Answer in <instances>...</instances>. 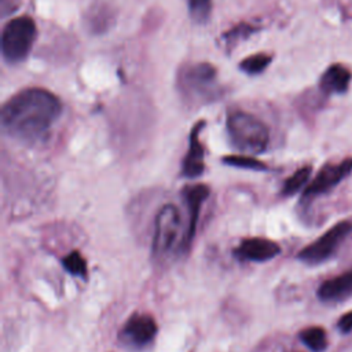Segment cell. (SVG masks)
Listing matches in <instances>:
<instances>
[{"mask_svg": "<svg viewBox=\"0 0 352 352\" xmlns=\"http://www.w3.org/2000/svg\"><path fill=\"white\" fill-rule=\"evenodd\" d=\"M204 126H205V121L201 120L192 126L190 132L188 150L182 162V176L186 179H197L205 170V161H204L205 148L199 139V135Z\"/></svg>", "mask_w": 352, "mask_h": 352, "instance_id": "obj_11", "label": "cell"}, {"mask_svg": "<svg viewBox=\"0 0 352 352\" xmlns=\"http://www.w3.org/2000/svg\"><path fill=\"white\" fill-rule=\"evenodd\" d=\"M180 231V214L177 208L173 204L164 205L154 221V235L151 250L157 258L168 254L177 239Z\"/></svg>", "mask_w": 352, "mask_h": 352, "instance_id": "obj_6", "label": "cell"}, {"mask_svg": "<svg viewBox=\"0 0 352 352\" xmlns=\"http://www.w3.org/2000/svg\"><path fill=\"white\" fill-rule=\"evenodd\" d=\"M177 87L183 98L194 104L209 103L220 96L217 72L209 63L184 66L179 72Z\"/></svg>", "mask_w": 352, "mask_h": 352, "instance_id": "obj_2", "label": "cell"}, {"mask_svg": "<svg viewBox=\"0 0 352 352\" xmlns=\"http://www.w3.org/2000/svg\"><path fill=\"white\" fill-rule=\"evenodd\" d=\"M158 326L155 319L148 314H132L118 333V340L128 348L142 349L150 345L157 336Z\"/></svg>", "mask_w": 352, "mask_h": 352, "instance_id": "obj_8", "label": "cell"}, {"mask_svg": "<svg viewBox=\"0 0 352 352\" xmlns=\"http://www.w3.org/2000/svg\"><path fill=\"white\" fill-rule=\"evenodd\" d=\"M62 267L66 272H69L73 276L81 278L82 280H87L88 278V265L87 260L78 250H72L62 258Z\"/></svg>", "mask_w": 352, "mask_h": 352, "instance_id": "obj_16", "label": "cell"}, {"mask_svg": "<svg viewBox=\"0 0 352 352\" xmlns=\"http://www.w3.org/2000/svg\"><path fill=\"white\" fill-rule=\"evenodd\" d=\"M253 32H256V28L253 25L249 23H239L236 26H234L231 30H228L224 34V40L227 43L228 47L235 45L241 38H246L248 36H250Z\"/></svg>", "mask_w": 352, "mask_h": 352, "instance_id": "obj_20", "label": "cell"}, {"mask_svg": "<svg viewBox=\"0 0 352 352\" xmlns=\"http://www.w3.org/2000/svg\"><path fill=\"white\" fill-rule=\"evenodd\" d=\"M227 132L235 148L248 154L265 151L270 143L267 125L246 111H232L227 117Z\"/></svg>", "mask_w": 352, "mask_h": 352, "instance_id": "obj_3", "label": "cell"}, {"mask_svg": "<svg viewBox=\"0 0 352 352\" xmlns=\"http://www.w3.org/2000/svg\"><path fill=\"white\" fill-rule=\"evenodd\" d=\"M19 7V0H0L1 16H7Z\"/></svg>", "mask_w": 352, "mask_h": 352, "instance_id": "obj_22", "label": "cell"}, {"mask_svg": "<svg viewBox=\"0 0 352 352\" xmlns=\"http://www.w3.org/2000/svg\"><path fill=\"white\" fill-rule=\"evenodd\" d=\"M60 113L56 95L44 88H26L3 104L1 126L14 139L34 143L47 136Z\"/></svg>", "mask_w": 352, "mask_h": 352, "instance_id": "obj_1", "label": "cell"}, {"mask_svg": "<svg viewBox=\"0 0 352 352\" xmlns=\"http://www.w3.org/2000/svg\"><path fill=\"white\" fill-rule=\"evenodd\" d=\"M221 162L228 165V166H234V168H239V169H250V170H268V165L257 158H254L253 155H226L221 158Z\"/></svg>", "mask_w": 352, "mask_h": 352, "instance_id": "obj_17", "label": "cell"}, {"mask_svg": "<svg viewBox=\"0 0 352 352\" xmlns=\"http://www.w3.org/2000/svg\"><path fill=\"white\" fill-rule=\"evenodd\" d=\"M209 194V188L205 184H187L182 188V198L187 209V226L179 243V250L182 253H187L195 238L201 208Z\"/></svg>", "mask_w": 352, "mask_h": 352, "instance_id": "obj_9", "label": "cell"}, {"mask_svg": "<svg viewBox=\"0 0 352 352\" xmlns=\"http://www.w3.org/2000/svg\"><path fill=\"white\" fill-rule=\"evenodd\" d=\"M316 294L323 302H340L349 298L352 296V270L320 283Z\"/></svg>", "mask_w": 352, "mask_h": 352, "instance_id": "obj_12", "label": "cell"}, {"mask_svg": "<svg viewBox=\"0 0 352 352\" xmlns=\"http://www.w3.org/2000/svg\"><path fill=\"white\" fill-rule=\"evenodd\" d=\"M37 36L34 19L22 15L8 21L1 33V52L8 63L22 62L30 52Z\"/></svg>", "mask_w": 352, "mask_h": 352, "instance_id": "obj_4", "label": "cell"}, {"mask_svg": "<svg viewBox=\"0 0 352 352\" xmlns=\"http://www.w3.org/2000/svg\"><path fill=\"white\" fill-rule=\"evenodd\" d=\"M352 232V223L342 220L330 227L318 239L307 245L297 254V258L308 265H318L329 260L340 248L342 241Z\"/></svg>", "mask_w": 352, "mask_h": 352, "instance_id": "obj_5", "label": "cell"}, {"mask_svg": "<svg viewBox=\"0 0 352 352\" xmlns=\"http://www.w3.org/2000/svg\"><path fill=\"white\" fill-rule=\"evenodd\" d=\"M280 253V246L267 238H246L239 242L232 254L241 261L264 263L270 261Z\"/></svg>", "mask_w": 352, "mask_h": 352, "instance_id": "obj_10", "label": "cell"}, {"mask_svg": "<svg viewBox=\"0 0 352 352\" xmlns=\"http://www.w3.org/2000/svg\"><path fill=\"white\" fill-rule=\"evenodd\" d=\"M271 60H272V56L268 54H254L245 58L239 63V69L249 76H256L263 73L270 66Z\"/></svg>", "mask_w": 352, "mask_h": 352, "instance_id": "obj_18", "label": "cell"}, {"mask_svg": "<svg viewBox=\"0 0 352 352\" xmlns=\"http://www.w3.org/2000/svg\"><path fill=\"white\" fill-rule=\"evenodd\" d=\"M188 12L195 23H205L212 14V0H187Z\"/></svg>", "mask_w": 352, "mask_h": 352, "instance_id": "obj_19", "label": "cell"}, {"mask_svg": "<svg viewBox=\"0 0 352 352\" xmlns=\"http://www.w3.org/2000/svg\"><path fill=\"white\" fill-rule=\"evenodd\" d=\"M311 172H312V168L309 165L298 168L292 176H289L285 180V183L280 188V194L283 197H290V195H294L296 192H298L308 183Z\"/></svg>", "mask_w": 352, "mask_h": 352, "instance_id": "obj_15", "label": "cell"}, {"mask_svg": "<svg viewBox=\"0 0 352 352\" xmlns=\"http://www.w3.org/2000/svg\"><path fill=\"white\" fill-rule=\"evenodd\" d=\"M352 74L348 67L342 65H331L326 69L319 80V88L326 95L344 94L348 91Z\"/></svg>", "mask_w": 352, "mask_h": 352, "instance_id": "obj_13", "label": "cell"}, {"mask_svg": "<svg viewBox=\"0 0 352 352\" xmlns=\"http://www.w3.org/2000/svg\"><path fill=\"white\" fill-rule=\"evenodd\" d=\"M352 172V158H345L338 164H326L302 191L301 204L308 205L315 198L331 191Z\"/></svg>", "mask_w": 352, "mask_h": 352, "instance_id": "obj_7", "label": "cell"}, {"mask_svg": "<svg viewBox=\"0 0 352 352\" xmlns=\"http://www.w3.org/2000/svg\"><path fill=\"white\" fill-rule=\"evenodd\" d=\"M337 329H338L341 333H344V334L352 331V311L345 312V314L338 319V322H337Z\"/></svg>", "mask_w": 352, "mask_h": 352, "instance_id": "obj_21", "label": "cell"}, {"mask_svg": "<svg viewBox=\"0 0 352 352\" xmlns=\"http://www.w3.org/2000/svg\"><path fill=\"white\" fill-rule=\"evenodd\" d=\"M300 341L312 352H323L327 348V336L320 326H311L300 331Z\"/></svg>", "mask_w": 352, "mask_h": 352, "instance_id": "obj_14", "label": "cell"}]
</instances>
